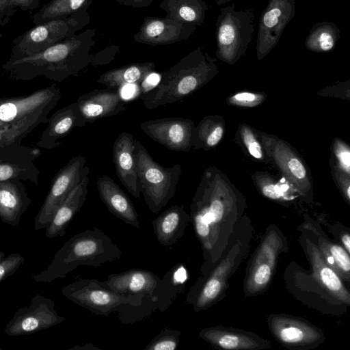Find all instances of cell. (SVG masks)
I'll return each mask as SVG.
<instances>
[{
  "mask_svg": "<svg viewBox=\"0 0 350 350\" xmlns=\"http://www.w3.org/2000/svg\"><path fill=\"white\" fill-rule=\"evenodd\" d=\"M95 29H88L32 55L12 62L2 68L14 80L29 81L44 76L62 81L78 76L92 62L90 51L95 44Z\"/></svg>",
  "mask_w": 350,
  "mask_h": 350,
  "instance_id": "obj_1",
  "label": "cell"
},
{
  "mask_svg": "<svg viewBox=\"0 0 350 350\" xmlns=\"http://www.w3.org/2000/svg\"><path fill=\"white\" fill-rule=\"evenodd\" d=\"M122 251L113 240L96 227L75 234L56 252L49 267L32 276L36 282L64 278L78 266L101 267L121 258Z\"/></svg>",
  "mask_w": 350,
  "mask_h": 350,
  "instance_id": "obj_2",
  "label": "cell"
},
{
  "mask_svg": "<svg viewBox=\"0 0 350 350\" xmlns=\"http://www.w3.org/2000/svg\"><path fill=\"white\" fill-rule=\"evenodd\" d=\"M211 58L202 47L193 50L167 70L160 74L158 83L140 95L144 107L153 109L180 101L202 84L215 68Z\"/></svg>",
  "mask_w": 350,
  "mask_h": 350,
  "instance_id": "obj_3",
  "label": "cell"
},
{
  "mask_svg": "<svg viewBox=\"0 0 350 350\" xmlns=\"http://www.w3.org/2000/svg\"><path fill=\"white\" fill-rule=\"evenodd\" d=\"M135 156L140 193L150 211L159 213L174 197L181 166L164 167L154 161L141 142L135 139Z\"/></svg>",
  "mask_w": 350,
  "mask_h": 350,
  "instance_id": "obj_4",
  "label": "cell"
},
{
  "mask_svg": "<svg viewBox=\"0 0 350 350\" xmlns=\"http://www.w3.org/2000/svg\"><path fill=\"white\" fill-rule=\"evenodd\" d=\"M90 19L88 8H85L67 17L36 25L14 39L7 61L32 55L69 38L85 27Z\"/></svg>",
  "mask_w": 350,
  "mask_h": 350,
  "instance_id": "obj_5",
  "label": "cell"
},
{
  "mask_svg": "<svg viewBox=\"0 0 350 350\" xmlns=\"http://www.w3.org/2000/svg\"><path fill=\"white\" fill-rule=\"evenodd\" d=\"M253 8L235 10L234 4L220 9L216 21L217 57L232 64L243 56L254 32Z\"/></svg>",
  "mask_w": 350,
  "mask_h": 350,
  "instance_id": "obj_6",
  "label": "cell"
},
{
  "mask_svg": "<svg viewBox=\"0 0 350 350\" xmlns=\"http://www.w3.org/2000/svg\"><path fill=\"white\" fill-rule=\"evenodd\" d=\"M62 293L68 300L96 315L108 316L128 307H137L147 296L122 294L103 286L97 279H80L65 286Z\"/></svg>",
  "mask_w": 350,
  "mask_h": 350,
  "instance_id": "obj_7",
  "label": "cell"
},
{
  "mask_svg": "<svg viewBox=\"0 0 350 350\" xmlns=\"http://www.w3.org/2000/svg\"><path fill=\"white\" fill-rule=\"evenodd\" d=\"M84 156L72 157L54 176L49 192L34 219V229L46 228L58 206L72 189L86 176L90 168L85 165Z\"/></svg>",
  "mask_w": 350,
  "mask_h": 350,
  "instance_id": "obj_8",
  "label": "cell"
},
{
  "mask_svg": "<svg viewBox=\"0 0 350 350\" xmlns=\"http://www.w3.org/2000/svg\"><path fill=\"white\" fill-rule=\"evenodd\" d=\"M64 320L63 316L57 314L52 299L38 294L28 306L15 311L4 332L10 336L33 334L60 324Z\"/></svg>",
  "mask_w": 350,
  "mask_h": 350,
  "instance_id": "obj_9",
  "label": "cell"
},
{
  "mask_svg": "<svg viewBox=\"0 0 350 350\" xmlns=\"http://www.w3.org/2000/svg\"><path fill=\"white\" fill-rule=\"evenodd\" d=\"M295 13V0H269L258 26L256 49L258 59L265 57L276 46Z\"/></svg>",
  "mask_w": 350,
  "mask_h": 350,
  "instance_id": "obj_10",
  "label": "cell"
},
{
  "mask_svg": "<svg viewBox=\"0 0 350 350\" xmlns=\"http://www.w3.org/2000/svg\"><path fill=\"white\" fill-rule=\"evenodd\" d=\"M60 98V90L55 84L27 95L0 97V127L44 111H51Z\"/></svg>",
  "mask_w": 350,
  "mask_h": 350,
  "instance_id": "obj_11",
  "label": "cell"
},
{
  "mask_svg": "<svg viewBox=\"0 0 350 350\" xmlns=\"http://www.w3.org/2000/svg\"><path fill=\"white\" fill-rule=\"evenodd\" d=\"M140 129L148 137L170 150L189 151L194 131L193 122L187 118L169 117L142 122Z\"/></svg>",
  "mask_w": 350,
  "mask_h": 350,
  "instance_id": "obj_12",
  "label": "cell"
},
{
  "mask_svg": "<svg viewBox=\"0 0 350 350\" xmlns=\"http://www.w3.org/2000/svg\"><path fill=\"white\" fill-rule=\"evenodd\" d=\"M196 28L166 17L146 16L133 38L137 42L150 46L171 44L188 39Z\"/></svg>",
  "mask_w": 350,
  "mask_h": 350,
  "instance_id": "obj_13",
  "label": "cell"
},
{
  "mask_svg": "<svg viewBox=\"0 0 350 350\" xmlns=\"http://www.w3.org/2000/svg\"><path fill=\"white\" fill-rule=\"evenodd\" d=\"M39 148L18 145L0 151V181L18 179L38 185L40 170L34 161Z\"/></svg>",
  "mask_w": 350,
  "mask_h": 350,
  "instance_id": "obj_14",
  "label": "cell"
},
{
  "mask_svg": "<svg viewBox=\"0 0 350 350\" xmlns=\"http://www.w3.org/2000/svg\"><path fill=\"white\" fill-rule=\"evenodd\" d=\"M80 112L87 123L115 116L126 110V101L118 90L107 88L94 90L77 100Z\"/></svg>",
  "mask_w": 350,
  "mask_h": 350,
  "instance_id": "obj_15",
  "label": "cell"
},
{
  "mask_svg": "<svg viewBox=\"0 0 350 350\" xmlns=\"http://www.w3.org/2000/svg\"><path fill=\"white\" fill-rule=\"evenodd\" d=\"M112 158L118 178L132 196L139 198L135 139L131 133L123 132L116 138L113 144Z\"/></svg>",
  "mask_w": 350,
  "mask_h": 350,
  "instance_id": "obj_16",
  "label": "cell"
},
{
  "mask_svg": "<svg viewBox=\"0 0 350 350\" xmlns=\"http://www.w3.org/2000/svg\"><path fill=\"white\" fill-rule=\"evenodd\" d=\"M46 124L47 126L36 146L51 150L59 146L61 140L74 128L85 126L87 122L83 118L77 103L74 102L56 111L49 118Z\"/></svg>",
  "mask_w": 350,
  "mask_h": 350,
  "instance_id": "obj_17",
  "label": "cell"
},
{
  "mask_svg": "<svg viewBox=\"0 0 350 350\" xmlns=\"http://www.w3.org/2000/svg\"><path fill=\"white\" fill-rule=\"evenodd\" d=\"M161 278L151 271L131 269L119 273H111L103 286L122 294L144 295L152 297Z\"/></svg>",
  "mask_w": 350,
  "mask_h": 350,
  "instance_id": "obj_18",
  "label": "cell"
},
{
  "mask_svg": "<svg viewBox=\"0 0 350 350\" xmlns=\"http://www.w3.org/2000/svg\"><path fill=\"white\" fill-rule=\"evenodd\" d=\"M96 185L100 198L107 209L126 224L139 229L134 204L126 193L108 176L99 177Z\"/></svg>",
  "mask_w": 350,
  "mask_h": 350,
  "instance_id": "obj_19",
  "label": "cell"
},
{
  "mask_svg": "<svg viewBox=\"0 0 350 350\" xmlns=\"http://www.w3.org/2000/svg\"><path fill=\"white\" fill-rule=\"evenodd\" d=\"M31 202L22 180L0 181V219L3 223L11 226H18Z\"/></svg>",
  "mask_w": 350,
  "mask_h": 350,
  "instance_id": "obj_20",
  "label": "cell"
},
{
  "mask_svg": "<svg viewBox=\"0 0 350 350\" xmlns=\"http://www.w3.org/2000/svg\"><path fill=\"white\" fill-rule=\"evenodd\" d=\"M89 180V175L84 177L58 206L51 221L46 228V238L53 239L65 234L70 221L80 211L86 200Z\"/></svg>",
  "mask_w": 350,
  "mask_h": 350,
  "instance_id": "obj_21",
  "label": "cell"
},
{
  "mask_svg": "<svg viewBox=\"0 0 350 350\" xmlns=\"http://www.w3.org/2000/svg\"><path fill=\"white\" fill-rule=\"evenodd\" d=\"M189 219L183 206L173 205L168 208L152 221L157 241L165 247L174 245L184 235Z\"/></svg>",
  "mask_w": 350,
  "mask_h": 350,
  "instance_id": "obj_22",
  "label": "cell"
},
{
  "mask_svg": "<svg viewBox=\"0 0 350 350\" xmlns=\"http://www.w3.org/2000/svg\"><path fill=\"white\" fill-rule=\"evenodd\" d=\"M187 280L188 272L183 264L177 263L170 268L161 278L152 297L157 298V309L163 312L169 308L184 291Z\"/></svg>",
  "mask_w": 350,
  "mask_h": 350,
  "instance_id": "obj_23",
  "label": "cell"
},
{
  "mask_svg": "<svg viewBox=\"0 0 350 350\" xmlns=\"http://www.w3.org/2000/svg\"><path fill=\"white\" fill-rule=\"evenodd\" d=\"M155 67V64L150 62L129 64L104 72L97 82L117 90L128 85H139L154 72Z\"/></svg>",
  "mask_w": 350,
  "mask_h": 350,
  "instance_id": "obj_24",
  "label": "cell"
},
{
  "mask_svg": "<svg viewBox=\"0 0 350 350\" xmlns=\"http://www.w3.org/2000/svg\"><path fill=\"white\" fill-rule=\"evenodd\" d=\"M159 6L166 18L196 27L204 23L208 9L203 0H162Z\"/></svg>",
  "mask_w": 350,
  "mask_h": 350,
  "instance_id": "obj_25",
  "label": "cell"
},
{
  "mask_svg": "<svg viewBox=\"0 0 350 350\" xmlns=\"http://www.w3.org/2000/svg\"><path fill=\"white\" fill-rule=\"evenodd\" d=\"M51 111H44L0 127V151L21 143L38 125L46 124Z\"/></svg>",
  "mask_w": 350,
  "mask_h": 350,
  "instance_id": "obj_26",
  "label": "cell"
},
{
  "mask_svg": "<svg viewBox=\"0 0 350 350\" xmlns=\"http://www.w3.org/2000/svg\"><path fill=\"white\" fill-rule=\"evenodd\" d=\"M340 37V30L335 23H316L306 38L305 47L317 53L330 52L334 50Z\"/></svg>",
  "mask_w": 350,
  "mask_h": 350,
  "instance_id": "obj_27",
  "label": "cell"
},
{
  "mask_svg": "<svg viewBox=\"0 0 350 350\" xmlns=\"http://www.w3.org/2000/svg\"><path fill=\"white\" fill-rule=\"evenodd\" d=\"M92 0H50L32 17L34 25L67 17L88 7Z\"/></svg>",
  "mask_w": 350,
  "mask_h": 350,
  "instance_id": "obj_28",
  "label": "cell"
},
{
  "mask_svg": "<svg viewBox=\"0 0 350 350\" xmlns=\"http://www.w3.org/2000/svg\"><path fill=\"white\" fill-rule=\"evenodd\" d=\"M314 269L318 278L324 286L341 297L346 296L345 289L337 274L324 263H320L317 258H314Z\"/></svg>",
  "mask_w": 350,
  "mask_h": 350,
  "instance_id": "obj_29",
  "label": "cell"
},
{
  "mask_svg": "<svg viewBox=\"0 0 350 350\" xmlns=\"http://www.w3.org/2000/svg\"><path fill=\"white\" fill-rule=\"evenodd\" d=\"M180 334L179 330L166 327L151 340L145 350H176Z\"/></svg>",
  "mask_w": 350,
  "mask_h": 350,
  "instance_id": "obj_30",
  "label": "cell"
},
{
  "mask_svg": "<svg viewBox=\"0 0 350 350\" xmlns=\"http://www.w3.org/2000/svg\"><path fill=\"white\" fill-rule=\"evenodd\" d=\"M25 262L20 254L12 253L0 261V282L12 275Z\"/></svg>",
  "mask_w": 350,
  "mask_h": 350,
  "instance_id": "obj_31",
  "label": "cell"
},
{
  "mask_svg": "<svg viewBox=\"0 0 350 350\" xmlns=\"http://www.w3.org/2000/svg\"><path fill=\"white\" fill-rule=\"evenodd\" d=\"M280 338L287 343H297L305 338V332L295 325L285 326L278 332Z\"/></svg>",
  "mask_w": 350,
  "mask_h": 350,
  "instance_id": "obj_32",
  "label": "cell"
},
{
  "mask_svg": "<svg viewBox=\"0 0 350 350\" xmlns=\"http://www.w3.org/2000/svg\"><path fill=\"white\" fill-rule=\"evenodd\" d=\"M119 50L120 46L111 45L97 53L92 55L90 66H95L109 64L114 59Z\"/></svg>",
  "mask_w": 350,
  "mask_h": 350,
  "instance_id": "obj_33",
  "label": "cell"
},
{
  "mask_svg": "<svg viewBox=\"0 0 350 350\" xmlns=\"http://www.w3.org/2000/svg\"><path fill=\"white\" fill-rule=\"evenodd\" d=\"M40 0H9L6 13V21L8 23L10 18L15 13L16 8H20L23 11L33 10L36 9Z\"/></svg>",
  "mask_w": 350,
  "mask_h": 350,
  "instance_id": "obj_34",
  "label": "cell"
},
{
  "mask_svg": "<svg viewBox=\"0 0 350 350\" xmlns=\"http://www.w3.org/2000/svg\"><path fill=\"white\" fill-rule=\"evenodd\" d=\"M330 254L338 266L342 271L349 273L350 260L348 254L340 246L334 245L330 247Z\"/></svg>",
  "mask_w": 350,
  "mask_h": 350,
  "instance_id": "obj_35",
  "label": "cell"
},
{
  "mask_svg": "<svg viewBox=\"0 0 350 350\" xmlns=\"http://www.w3.org/2000/svg\"><path fill=\"white\" fill-rule=\"evenodd\" d=\"M243 136L245 144L250 154L255 158L260 159L262 157L261 147L258 142H256L250 131L247 129H245L243 132Z\"/></svg>",
  "mask_w": 350,
  "mask_h": 350,
  "instance_id": "obj_36",
  "label": "cell"
},
{
  "mask_svg": "<svg viewBox=\"0 0 350 350\" xmlns=\"http://www.w3.org/2000/svg\"><path fill=\"white\" fill-rule=\"evenodd\" d=\"M191 215L193 226L198 236L201 239L207 238L210 233V226L203 221L199 213L192 211Z\"/></svg>",
  "mask_w": 350,
  "mask_h": 350,
  "instance_id": "obj_37",
  "label": "cell"
},
{
  "mask_svg": "<svg viewBox=\"0 0 350 350\" xmlns=\"http://www.w3.org/2000/svg\"><path fill=\"white\" fill-rule=\"evenodd\" d=\"M223 129L221 126H216L210 132H207L204 139L201 142H204L207 146H213L216 145L221 139L223 135Z\"/></svg>",
  "mask_w": 350,
  "mask_h": 350,
  "instance_id": "obj_38",
  "label": "cell"
},
{
  "mask_svg": "<svg viewBox=\"0 0 350 350\" xmlns=\"http://www.w3.org/2000/svg\"><path fill=\"white\" fill-rule=\"evenodd\" d=\"M211 214L213 223L218 222L221 220L224 208L221 202L218 200H213L208 208H205Z\"/></svg>",
  "mask_w": 350,
  "mask_h": 350,
  "instance_id": "obj_39",
  "label": "cell"
},
{
  "mask_svg": "<svg viewBox=\"0 0 350 350\" xmlns=\"http://www.w3.org/2000/svg\"><path fill=\"white\" fill-rule=\"evenodd\" d=\"M270 275V267L265 264L261 265L256 271L254 281L258 284H265L269 281Z\"/></svg>",
  "mask_w": 350,
  "mask_h": 350,
  "instance_id": "obj_40",
  "label": "cell"
},
{
  "mask_svg": "<svg viewBox=\"0 0 350 350\" xmlns=\"http://www.w3.org/2000/svg\"><path fill=\"white\" fill-rule=\"evenodd\" d=\"M288 167L294 176L300 179L305 177L306 170L301 163L296 158H292L288 161Z\"/></svg>",
  "mask_w": 350,
  "mask_h": 350,
  "instance_id": "obj_41",
  "label": "cell"
},
{
  "mask_svg": "<svg viewBox=\"0 0 350 350\" xmlns=\"http://www.w3.org/2000/svg\"><path fill=\"white\" fill-rule=\"evenodd\" d=\"M339 161L347 173L349 172L350 153L349 150L342 148L337 150Z\"/></svg>",
  "mask_w": 350,
  "mask_h": 350,
  "instance_id": "obj_42",
  "label": "cell"
},
{
  "mask_svg": "<svg viewBox=\"0 0 350 350\" xmlns=\"http://www.w3.org/2000/svg\"><path fill=\"white\" fill-rule=\"evenodd\" d=\"M119 3L136 8H144L150 5L153 0H116Z\"/></svg>",
  "mask_w": 350,
  "mask_h": 350,
  "instance_id": "obj_43",
  "label": "cell"
},
{
  "mask_svg": "<svg viewBox=\"0 0 350 350\" xmlns=\"http://www.w3.org/2000/svg\"><path fill=\"white\" fill-rule=\"evenodd\" d=\"M282 189L280 188H278L277 186H274L272 185H269L267 186H265L262 189L263 193L273 199H277L280 197L282 195Z\"/></svg>",
  "mask_w": 350,
  "mask_h": 350,
  "instance_id": "obj_44",
  "label": "cell"
},
{
  "mask_svg": "<svg viewBox=\"0 0 350 350\" xmlns=\"http://www.w3.org/2000/svg\"><path fill=\"white\" fill-rule=\"evenodd\" d=\"M9 0H0V26H4L8 23L6 13Z\"/></svg>",
  "mask_w": 350,
  "mask_h": 350,
  "instance_id": "obj_45",
  "label": "cell"
},
{
  "mask_svg": "<svg viewBox=\"0 0 350 350\" xmlns=\"http://www.w3.org/2000/svg\"><path fill=\"white\" fill-rule=\"evenodd\" d=\"M233 98L240 102H252L255 100L256 96L251 93L243 92L234 95Z\"/></svg>",
  "mask_w": 350,
  "mask_h": 350,
  "instance_id": "obj_46",
  "label": "cell"
},
{
  "mask_svg": "<svg viewBox=\"0 0 350 350\" xmlns=\"http://www.w3.org/2000/svg\"><path fill=\"white\" fill-rule=\"evenodd\" d=\"M70 350H100V348L94 346L92 343H87L83 345H76Z\"/></svg>",
  "mask_w": 350,
  "mask_h": 350,
  "instance_id": "obj_47",
  "label": "cell"
},
{
  "mask_svg": "<svg viewBox=\"0 0 350 350\" xmlns=\"http://www.w3.org/2000/svg\"><path fill=\"white\" fill-rule=\"evenodd\" d=\"M342 243L348 252H350V237L349 234L343 235L342 238Z\"/></svg>",
  "mask_w": 350,
  "mask_h": 350,
  "instance_id": "obj_48",
  "label": "cell"
},
{
  "mask_svg": "<svg viewBox=\"0 0 350 350\" xmlns=\"http://www.w3.org/2000/svg\"><path fill=\"white\" fill-rule=\"evenodd\" d=\"M327 261L329 264L334 265L335 264L334 260L331 254H328L326 257Z\"/></svg>",
  "mask_w": 350,
  "mask_h": 350,
  "instance_id": "obj_49",
  "label": "cell"
},
{
  "mask_svg": "<svg viewBox=\"0 0 350 350\" xmlns=\"http://www.w3.org/2000/svg\"><path fill=\"white\" fill-rule=\"evenodd\" d=\"M232 0H216V3L217 5H224L228 2H230Z\"/></svg>",
  "mask_w": 350,
  "mask_h": 350,
  "instance_id": "obj_50",
  "label": "cell"
},
{
  "mask_svg": "<svg viewBox=\"0 0 350 350\" xmlns=\"http://www.w3.org/2000/svg\"><path fill=\"white\" fill-rule=\"evenodd\" d=\"M5 257V254L2 251H0V261L3 260Z\"/></svg>",
  "mask_w": 350,
  "mask_h": 350,
  "instance_id": "obj_51",
  "label": "cell"
},
{
  "mask_svg": "<svg viewBox=\"0 0 350 350\" xmlns=\"http://www.w3.org/2000/svg\"><path fill=\"white\" fill-rule=\"evenodd\" d=\"M0 350H1V349H0Z\"/></svg>",
  "mask_w": 350,
  "mask_h": 350,
  "instance_id": "obj_52",
  "label": "cell"
}]
</instances>
